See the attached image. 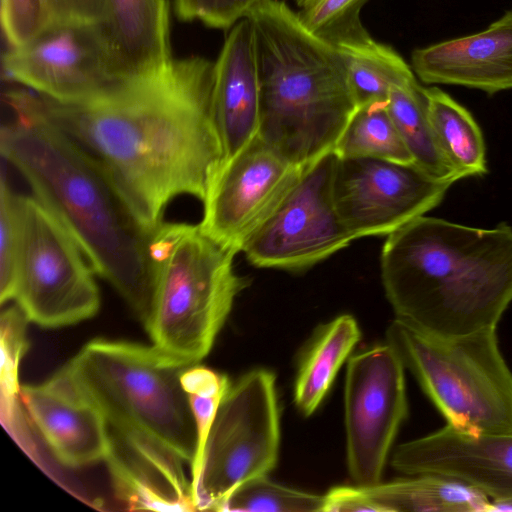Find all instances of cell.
<instances>
[{
    "label": "cell",
    "instance_id": "cell-33",
    "mask_svg": "<svg viewBox=\"0 0 512 512\" xmlns=\"http://www.w3.org/2000/svg\"><path fill=\"white\" fill-rule=\"evenodd\" d=\"M6 160L0 176V301L11 300L16 248L14 195L10 189Z\"/></svg>",
    "mask_w": 512,
    "mask_h": 512
},
{
    "label": "cell",
    "instance_id": "cell-18",
    "mask_svg": "<svg viewBox=\"0 0 512 512\" xmlns=\"http://www.w3.org/2000/svg\"><path fill=\"white\" fill-rule=\"evenodd\" d=\"M213 111L224 162L258 134L260 80L255 32L245 17L227 35L214 62Z\"/></svg>",
    "mask_w": 512,
    "mask_h": 512
},
{
    "label": "cell",
    "instance_id": "cell-16",
    "mask_svg": "<svg viewBox=\"0 0 512 512\" xmlns=\"http://www.w3.org/2000/svg\"><path fill=\"white\" fill-rule=\"evenodd\" d=\"M20 397L29 421L59 462L80 467L107 458L109 425L65 368L41 384L21 386Z\"/></svg>",
    "mask_w": 512,
    "mask_h": 512
},
{
    "label": "cell",
    "instance_id": "cell-25",
    "mask_svg": "<svg viewBox=\"0 0 512 512\" xmlns=\"http://www.w3.org/2000/svg\"><path fill=\"white\" fill-rule=\"evenodd\" d=\"M28 318L16 304L1 313L0 342V417L7 433L37 462L38 453L32 441L28 417L23 409L20 397L19 364L28 350L29 342L26 335Z\"/></svg>",
    "mask_w": 512,
    "mask_h": 512
},
{
    "label": "cell",
    "instance_id": "cell-14",
    "mask_svg": "<svg viewBox=\"0 0 512 512\" xmlns=\"http://www.w3.org/2000/svg\"><path fill=\"white\" fill-rule=\"evenodd\" d=\"M302 168L257 134L217 172L202 202L200 229L238 254L274 211Z\"/></svg>",
    "mask_w": 512,
    "mask_h": 512
},
{
    "label": "cell",
    "instance_id": "cell-36",
    "mask_svg": "<svg viewBox=\"0 0 512 512\" xmlns=\"http://www.w3.org/2000/svg\"><path fill=\"white\" fill-rule=\"evenodd\" d=\"M490 511H512V501L494 502L491 501Z\"/></svg>",
    "mask_w": 512,
    "mask_h": 512
},
{
    "label": "cell",
    "instance_id": "cell-30",
    "mask_svg": "<svg viewBox=\"0 0 512 512\" xmlns=\"http://www.w3.org/2000/svg\"><path fill=\"white\" fill-rule=\"evenodd\" d=\"M181 382L188 395L197 433L196 452L191 463L192 481L199 472L208 435L231 383L226 375L198 364L183 372Z\"/></svg>",
    "mask_w": 512,
    "mask_h": 512
},
{
    "label": "cell",
    "instance_id": "cell-32",
    "mask_svg": "<svg viewBox=\"0 0 512 512\" xmlns=\"http://www.w3.org/2000/svg\"><path fill=\"white\" fill-rule=\"evenodd\" d=\"M182 21H200L217 28H232L264 0H173Z\"/></svg>",
    "mask_w": 512,
    "mask_h": 512
},
{
    "label": "cell",
    "instance_id": "cell-23",
    "mask_svg": "<svg viewBox=\"0 0 512 512\" xmlns=\"http://www.w3.org/2000/svg\"><path fill=\"white\" fill-rule=\"evenodd\" d=\"M386 106L414 165L440 180H460L429 120L424 87L417 80L396 85L390 90Z\"/></svg>",
    "mask_w": 512,
    "mask_h": 512
},
{
    "label": "cell",
    "instance_id": "cell-29",
    "mask_svg": "<svg viewBox=\"0 0 512 512\" xmlns=\"http://www.w3.org/2000/svg\"><path fill=\"white\" fill-rule=\"evenodd\" d=\"M323 496L293 489L266 476L247 480L237 486L217 511L244 512H322Z\"/></svg>",
    "mask_w": 512,
    "mask_h": 512
},
{
    "label": "cell",
    "instance_id": "cell-22",
    "mask_svg": "<svg viewBox=\"0 0 512 512\" xmlns=\"http://www.w3.org/2000/svg\"><path fill=\"white\" fill-rule=\"evenodd\" d=\"M363 487L382 512H480L491 500L476 488L439 474H418Z\"/></svg>",
    "mask_w": 512,
    "mask_h": 512
},
{
    "label": "cell",
    "instance_id": "cell-10",
    "mask_svg": "<svg viewBox=\"0 0 512 512\" xmlns=\"http://www.w3.org/2000/svg\"><path fill=\"white\" fill-rule=\"evenodd\" d=\"M337 154L332 151L304 166L241 252L254 266L302 271L347 247L354 239L334 203Z\"/></svg>",
    "mask_w": 512,
    "mask_h": 512
},
{
    "label": "cell",
    "instance_id": "cell-15",
    "mask_svg": "<svg viewBox=\"0 0 512 512\" xmlns=\"http://www.w3.org/2000/svg\"><path fill=\"white\" fill-rule=\"evenodd\" d=\"M391 465L410 476L454 478L494 502L512 501V434H476L446 424L398 445Z\"/></svg>",
    "mask_w": 512,
    "mask_h": 512
},
{
    "label": "cell",
    "instance_id": "cell-34",
    "mask_svg": "<svg viewBox=\"0 0 512 512\" xmlns=\"http://www.w3.org/2000/svg\"><path fill=\"white\" fill-rule=\"evenodd\" d=\"M51 23L98 24L103 16L105 0H46ZM50 23V24H51Z\"/></svg>",
    "mask_w": 512,
    "mask_h": 512
},
{
    "label": "cell",
    "instance_id": "cell-9",
    "mask_svg": "<svg viewBox=\"0 0 512 512\" xmlns=\"http://www.w3.org/2000/svg\"><path fill=\"white\" fill-rule=\"evenodd\" d=\"M279 445L275 375L251 370L230 385L219 406L191 481L196 509L217 511L237 486L266 476L277 463Z\"/></svg>",
    "mask_w": 512,
    "mask_h": 512
},
{
    "label": "cell",
    "instance_id": "cell-17",
    "mask_svg": "<svg viewBox=\"0 0 512 512\" xmlns=\"http://www.w3.org/2000/svg\"><path fill=\"white\" fill-rule=\"evenodd\" d=\"M412 69L427 84L512 89V10L481 32L414 50Z\"/></svg>",
    "mask_w": 512,
    "mask_h": 512
},
{
    "label": "cell",
    "instance_id": "cell-20",
    "mask_svg": "<svg viewBox=\"0 0 512 512\" xmlns=\"http://www.w3.org/2000/svg\"><path fill=\"white\" fill-rule=\"evenodd\" d=\"M107 462L117 497L130 510L195 511L191 481L176 455L111 434Z\"/></svg>",
    "mask_w": 512,
    "mask_h": 512
},
{
    "label": "cell",
    "instance_id": "cell-27",
    "mask_svg": "<svg viewBox=\"0 0 512 512\" xmlns=\"http://www.w3.org/2000/svg\"><path fill=\"white\" fill-rule=\"evenodd\" d=\"M386 103L375 102L357 108L335 146L334 152L339 158H375L414 164Z\"/></svg>",
    "mask_w": 512,
    "mask_h": 512
},
{
    "label": "cell",
    "instance_id": "cell-8",
    "mask_svg": "<svg viewBox=\"0 0 512 512\" xmlns=\"http://www.w3.org/2000/svg\"><path fill=\"white\" fill-rule=\"evenodd\" d=\"M16 248L11 300L29 321L60 327L93 317V268L60 219L38 198L14 195Z\"/></svg>",
    "mask_w": 512,
    "mask_h": 512
},
{
    "label": "cell",
    "instance_id": "cell-5",
    "mask_svg": "<svg viewBox=\"0 0 512 512\" xmlns=\"http://www.w3.org/2000/svg\"><path fill=\"white\" fill-rule=\"evenodd\" d=\"M190 366L155 346L97 338L64 368L114 434L160 447L191 465L197 433L181 382Z\"/></svg>",
    "mask_w": 512,
    "mask_h": 512
},
{
    "label": "cell",
    "instance_id": "cell-12",
    "mask_svg": "<svg viewBox=\"0 0 512 512\" xmlns=\"http://www.w3.org/2000/svg\"><path fill=\"white\" fill-rule=\"evenodd\" d=\"M452 184L414 164L338 157L333 197L354 239L387 236L438 206Z\"/></svg>",
    "mask_w": 512,
    "mask_h": 512
},
{
    "label": "cell",
    "instance_id": "cell-28",
    "mask_svg": "<svg viewBox=\"0 0 512 512\" xmlns=\"http://www.w3.org/2000/svg\"><path fill=\"white\" fill-rule=\"evenodd\" d=\"M367 1L294 0V3L298 17L307 29L341 48L371 38L360 18Z\"/></svg>",
    "mask_w": 512,
    "mask_h": 512
},
{
    "label": "cell",
    "instance_id": "cell-6",
    "mask_svg": "<svg viewBox=\"0 0 512 512\" xmlns=\"http://www.w3.org/2000/svg\"><path fill=\"white\" fill-rule=\"evenodd\" d=\"M236 255L199 224L163 222L156 229L154 294L144 324L153 346L192 365L210 352L237 295L250 283L235 272Z\"/></svg>",
    "mask_w": 512,
    "mask_h": 512
},
{
    "label": "cell",
    "instance_id": "cell-7",
    "mask_svg": "<svg viewBox=\"0 0 512 512\" xmlns=\"http://www.w3.org/2000/svg\"><path fill=\"white\" fill-rule=\"evenodd\" d=\"M386 342L446 424L476 434H512V371L497 327L441 336L394 318Z\"/></svg>",
    "mask_w": 512,
    "mask_h": 512
},
{
    "label": "cell",
    "instance_id": "cell-11",
    "mask_svg": "<svg viewBox=\"0 0 512 512\" xmlns=\"http://www.w3.org/2000/svg\"><path fill=\"white\" fill-rule=\"evenodd\" d=\"M408 414L405 367L388 344L349 358L344 385L347 467L358 486L382 480L390 451Z\"/></svg>",
    "mask_w": 512,
    "mask_h": 512
},
{
    "label": "cell",
    "instance_id": "cell-1",
    "mask_svg": "<svg viewBox=\"0 0 512 512\" xmlns=\"http://www.w3.org/2000/svg\"><path fill=\"white\" fill-rule=\"evenodd\" d=\"M214 63L191 56L121 83L87 103L66 104L26 88L30 103L106 169L154 232L168 204L204 201L224 163L213 111Z\"/></svg>",
    "mask_w": 512,
    "mask_h": 512
},
{
    "label": "cell",
    "instance_id": "cell-13",
    "mask_svg": "<svg viewBox=\"0 0 512 512\" xmlns=\"http://www.w3.org/2000/svg\"><path fill=\"white\" fill-rule=\"evenodd\" d=\"M3 68L14 82L66 104L97 100L126 81L114 75L97 24L51 23L10 47Z\"/></svg>",
    "mask_w": 512,
    "mask_h": 512
},
{
    "label": "cell",
    "instance_id": "cell-21",
    "mask_svg": "<svg viewBox=\"0 0 512 512\" xmlns=\"http://www.w3.org/2000/svg\"><path fill=\"white\" fill-rule=\"evenodd\" d=\"M360 337L358 323L349 314L318 328L300 359L295 379L294 402L303 415L317 410Z\"/></svg>",
    "mask_w": 512,
    "mask_h": 512
},
{
    "label": "cell",
    "instance_id": "cell-3",
    "mask_svg": "<svg viewBox=\"0 0 512 512\" xmlns=\"http://www.w3.org/2000/svg\"><path fill=\"white\" fill-rule=\"evenodd\" d=\"M380 265L395 318L441 336L497 327L512 302V226L423 215L387 235Z\"/></svg>",
    "mask_w": 512,
    "mask_h": 512
},
{
    "label": "cell",
    "instance_id": "cell-2",
    "mask_svg": "<svg viewBox=\"0 0 512 512\" xmlns=\"http://www.w3.org/2000/svg\"><path fill=\"white\" fill-rule=\"evenodd\" d=\"M3 99L13 118L1 128L2 158L145 324L155 286L151 242L156 230L143 225L101 163L30 103L25 88H8Z\"/></svg>",
    "mask_w": 512,
    "mask_h": 512
},
{
    "label": "cell",
    "instance_id": "cell-26",
    "mask_svg": "<svg viewBox=\"0 0 512 512\" xmlns=\"http://www.w3.org/2000/svg\"><path fill=\"white\" fill-rule=\"evenodd\" d=\"M338 49L358 107L387 102L392 87L416 80L412 69L394 49L372 37Z\"/></svg>",
    "mask_w": 512,
    "mask_h": 512
},
{
    "label": "cell",
    "instance_id": "cell-35",
    "mask_svg": "<svg viewBox=\"0 0 512 512\" xmlns=\"http://www.w3.org/2000/svg\"><path fill=\"white\" fill-rule=\"evenodd\" d=\"M382 512L362 486H337L323 495L322 512Z\"/></svg>",
    "mask_w": 512,
    "mask_h": 512
},
{
    "label": "cell",
    "instance_id": "cell-4",
    "mask_svg": "<svg viewBox=\"0 0 512 512\" xmlns=\"http://www.w3.org/2000/svg\"><path fill=\"white\" fill-rule=\"evenodd\" d=\"M247 17L260 80L258 135L304 167L334 151L358 108L344 58L285 2L264 0Z\"/></svg>",
    "mask_w": 512,
    "mask_h": 512
},
{
    "label": "cell",
    "instance_id": "cell-31",
    "mask_svg": "<svg viewBox=\"0 0 512 512\" xmlns=\"http://www.w3.org/2000/svg\"><path fill=\"white\" fill-rule=\"evenodd\" d=\"M1 23L10 47L35 38L50 23L46 0H1Z\"/></svg>",
    "mask_w": 512,
    "mask_h": 512
},
{
    "label": "cell",
    "instance_id": "cell-24",
    "mask_svg": "<svg viewBox=\"0 0 512 512\" xmlns=\"http://www.w3.org/2000/svg\"><path fill=\"white\" fill-rule=\"evenodd\" d=\"M424 93L431 125L460 179L486 174L484 138L470 112L437 87L424 88Z\"/></svg>",
    "mask_w": 512,
    "mask_h": 512
},
{
    "label": "cell",
    "instance_id": "cell-19",
    "mask_svg": "<svg viewBox=\"0 0 512 512\" xmlns=\"http://www.w3.org/2000/svg\"><path fill=\"white\" fill-rule=\"evenodd\" d=\"M97 27L110 67L119 79L156 73L173 59L169 0H105Z\"/></svg>",
    "mask_w": 512,
    "mask_h": 512
}]
</instances>
